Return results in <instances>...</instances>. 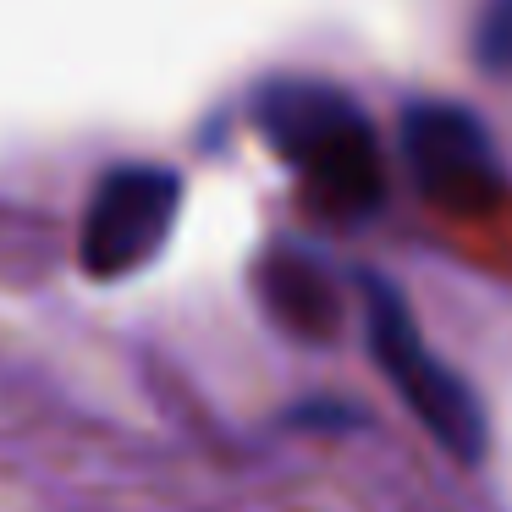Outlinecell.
<instances>
[{"mask_svg":"<svg viewBox=\"0 0 512 512\" xmlns=\"http://www.w3.org/2000/svg\"><path fill=\"white\" fill-rule=\"evenodd\" d=\"M474 56L485 72H512V0H485L479 6Z\"/></svg>","mask_w":512,"mask_h":512,"instance_id":"obj_6","label":"cell"},{"mask_svg":"<svg viewBox=\"0 0 512 512\" xmlns=\"http://www.w3.org/2000/svg\"><path fill=\"white\" fill-rule=\"evenodd\" d=\"M182 210V177L171 166H116L94 188L83 215V270L100 281H122L144 270L166 248Z\"/></svg>","mask_w":512,"mask_h":512,"instance_id":"obj_4","label":"cell"},{"mask_svg":"<svg viewBox=\"0 0 512 512\" xmlns=\"http://www.w3.org/2000/svg\"><path fill=\"white\" fill-rule=\"evenodd\" d=\"M270 298H276V309H281V320L292 325V331H309V336H320L325 325H331V292L320 287V276L314 270H303V265H281V276L270 281Z\"/></svg>","mask_w":512,"mask_h":512,"instance_id":"obj_5","label":"cell"},{"mask_svg":"<svg viewBox=\"0 0 512 512\" xmlns=\"http://www.w3.org/2000/svg\"><path fill=\"white\" fill-rule=\"evenodd\" d=\"M254 116L270 149L298 171L309 199L331 221H364L369 210H380L386 166H380L375 127L353 105V94L320 78H281L259 94Z\"/></svg>","mask_w":512,"mask_h":512,"instance_id":"obj_1","label":"cell"},{"mask_svg":"<svg viewBox=\"0 0 512 512\" xmlns=\"http://www.w3.org/2000/svg\"><path fill=\"white\" fill-rule=\"evenodd\" d=\"M402 155H408V171L419 177L424 199L441 204L446 215H485L507 193V166L496 155V138L463 105L446 100L408 105Z\"/></svg>","mask_w":512,"mask_h":512,"instance_id":"obj_3","label":"cell"},{"mask_svg":"<svg viewBox=\"0 0 512 512\" xmlns=\"http://www.w3.org/2000/svg\"><path fill=\"white\" fill-rule=\"evenodd\" d=\"M364 309H369V353H375L380 375L397 386L408 413L430 430V441L457 463H479L490 446V419L479 408L474 386L457 375L452 364L435 358L424 331L413 325L408 303L391 281L364 276Z\"/></svg>","mask_w":512,"mask_h":512,"instance_id":"obj_2","label":"cell"}]
</instances>
